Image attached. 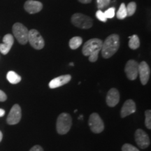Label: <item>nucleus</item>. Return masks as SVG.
<instances>
[{"label":"nucleus","instance_id":"1","mask_svg":"<svg viewBox=\"0 0 151 151\" xmlns=\"http://www.w3.org/2000/svg\"><path fill=\"white\" fill-rule=\"evenodd\" d=\"M103 41L97 38L88 40L83 45L82 52L85 56H89V61L95 62L98 60L99 52L101 51Z\"/></svg>","mask_w":151,"mask_h":151},{"label":"nucleus","instance_id":"2","mask_svg":"<svg viewBox=\"0 0 151 151\" xmlns=\"http://www.w3.org/2000/svg\"><path fill=\"white\" fill-rule=\"evenodd\" d=\"M120 47V37L116 34L109 36L102 43L101 52L104 58H110L118 51Z\"/></svg>","mask_w":151,"mask_h":151},{"label":"nucleus","instance_id":"3","mask_svg":"<svg viewBox=\"0 0 151 151\" xmlns=\"http://www.w3.org/2000/svg\"><path fill=\"white\" fill-rule=\"evenodd\" d=\"M72 124V119L69 114L62 113L58 116L56 123V129L59 134H66L69 131Z\"/></svg>","mask_w":151,"mask_h":151},{"label":"nucleus","instance_id":"4","mask_svg":"<svg viewBox=\"0 0 151 151\" xmlns=\"http://www.w3.org/2000/svg\"><path fill=\"white\" fill-rule=\"evenodd\" d=\"M71 22L75 27L81 29H90L93 25V20L90 16L80 13L73 14L71 16Z\"/></svg>","mask_w":151,"mask_h":151},{"label":"nucleus","instance_id":"5","mask_svg":"<svg viewBox=\"0 0 151 151\" xmlns=\"http://www.w3.org/2000/svg\"><path fill=\"white\" fill-rule=\"evenodd\" d=\"M12 31L15 38L20 44L25 45L28 42L29 30L24 24L20 22H16L13 25Z\"/></svg>","mask_w":151,"mask_h":151},{"label":"nucleus","instance_id":"6","mask_svg":"<svg viewBox=\"0 0 151 151\" xmlns=\"http://www.w3.org/2000/svg\"><path fill=\"white\" fill-rule=\"evenodd\" d=\"M28 41L36 50H41L45 46V41L42 36L37 29H31L28 34Z\"/></svg>","mask_w":151,"mask_h":151},{"label":"nucleus","instance_id":"7","mask_svg":"<svg viewBox=\"0 0 151 151\" xmlns=\"http://www.w3.org/2000/svg\"><path fill=\"white\" fill-rule=\"evenodd\" d=\"M88 124L91 131L95 134L101 133L104 129V124L103 120L97 113H93L90 115Z\"/></svg>","mask_w":151,"mask_h":151},{"label":"nucleus","instance_id":"8","mask_svg":"<svg viewBox=\"0 0 151 151\" xmlns=\"http://www.w3.org/2000/svg\"><path fill=\"white\" fill-rule=\"evenodd\" d=\"M126 76L130 81H134L137 78L139 75V64L134 60H129L125 65L124 67Z\"/></svg>","mask_w":151,"mask_h":151},{"label":"nucleus","instance_id":"9","mask_svg":"<svg viewBox=\"0 0 151 151\" xmlns=\"http://www.w3.org/2000/svg\"><path fill=\"white\" fill-rule=\"evenodd\" d=\"M22 112L21 108L18 104H15L12 106L8 116H7L6 122L10 125L18 124L21 120Z\"/></svg>","mask_w":151,"mask_h":151},{"label":"nucleus","instance_id":"10","mask_svg":"<svg viewBox=\"0 0 151 151\" xmlns=\"http://www.w3.org/2000/svg\"><path fill=\"white\" fill-rule=\"evenodd\" d=\"M135 140L139 148L142 149L148 148L150 144L148 134L141 129H138L135 132Z\"/></svg>","mask_w":151,"mask_h":151},{"label":"nucleus","instance_id":"11","mask_svg":"<svg viewBox=\"0 0 151 151\" xmlns=\"http://www.w3.org/2000/svg\"><path fill=\"white\" fill-rule=\"evenodd\" d=\"M139 74L140 76V81L143 86L147 84L150 78V69L148 64L145 61L139 64Z\"/></svg>","mask_w":151,"mask_h":151},{"label":"nucleus","instance_id":"12","mask_svg":"<svg viewBox=\"0 0 151 151\" xmlns=\"http://www.w3.org/2000/svg\"><path fill=\"white\" fill-rule=\"evenodd\" d=\"M24 9L28 14H35L40 12L43 9L42 3L35 0H27L24 4Z\"/></svg>","mask_w":151,"mask_h":151},{"label":"nucleus","instance_id":"13","mask_svg":"<svg viewBox=\"0 0 151 151\" xmlns=\"http://www.w3.org/2000/svg\"><path fill=\"white\" fill-rule=\"evenodd\" d=\"M14 43V38L11 34H7L3 37V43H0V52L3 55L8 54Z\"/></svg>","mask_w":151,"mask_h":151},{"label":"nucleus","instance_id":"14","mask_svg":"<svg viewBox=\"0 0 151 151\" xmlns=\"http://www.w3.org/2000/svg\"><path fill=\"white\" fill-rule=\"evenodd\" d=\"M120 101V93L116 88H111L109 90L106 98L107 105L110 107H114L118 104Z\"/></svg>","mask_w":151,"mask_h":151},{"label":"nucleus","instance_id":"15","mask_svg":"<svg viewBox=\"0 0 151 151\" xmlns=\"http://www.w3.org/2000/svg\"><path fill=\"white\" fill-rule=\"evenodd\" d=\"M71 76L69 74L60 76L57 77L55 78H53L49 83V88H51V89H55V88L65 86V84L68 83L71 81Z\"/></svg>","mask_w":151,"mask_h":151},{"label":"nucleus","instance_id":"16","mask_svg":"<svg viewBox=\"0 0 151 151\" xmlns=\"http://www.w3.org/2000/svg\"><path fill=\"white\" fill-rule=\"evenodd\" d=\"M136 110H137V106H136L134 101L132 99H128L122 106L120 115L122 118H125L132 113H135Z\"/></svg>","mask_w":151,"mask_h":151},{"label":"nucleus","instance_id":"17","mask_svg":"<svg viewBox=\"0 0 151 151\" xmlns=\"http://www.w3.org/2000/svg\"><path fill=\"white\" fill-rule=\"evenodd\" d=\"M6 78L10 83L11 84H17L21 81V77L20 76L15 72L14 71H10L7 73Z\"/></svg>","mask_w":151,"mask_h":151},{"label":"nucleus","instance_id":"18","mask_svg":"<svg viewBox=\"0 0 151 151\" xmlns=\"http://www.w3.org/2000/svg\"><path fill=\"white\" fill-rule=\"evenodd\" d=\"M129 47L132 50H136V49L139 48L140 46V40L139 38L137 35H134L132 37H129Z\"/></svg>","mask_w":151,"mask_h":151},{"label":"nucleus","instance_id":"19","mask_svg":"<svg viewBox=\"0 0 151 151\" xmlns=\"http://www.w3.org/2000/svg\"><path fill=\"white\" fill-rule=\"evenodd\" d=\"M83 43L82 38L80 37H74L71 38L69 41V46L71 49L72 50H76V49L78 48L81 46Z\"/></svg>","mask_w":151,"mask_h":151},{"label":"nucleus","instance_id":"20","mask_svg":"<svg viewBox=\"0 0 151 151\" xmlns=\"http://www.w3.org/2000/svg\"><path fill=\"white\" fill-rule=\"evenodd\" d=\"M127 16V9H126V5L124 3H122L120 6L119 7L118 11H117L116 17L119 20H123Z\"/></svg>","mask_w":151,"mask_h":151},{"label":"nucleus","instance_id":"21","mask_svg":"<svg viewBox=\"0 0 151 151\" xmlns=\"http://www.w3.org/2000/svg\"><path fill=\"white\" fill-rule=\"evenodd\" d=\"M126 9H127V16H132L135 14L136 10H137V4L134 1L129 2L126 7Z\"/></svg>","mask_w":151,"mask_h":151},{"label":"nucleus","instance_id":"22","mask_svg":"<svg viewBox=\"0 0 151 151\" xmlns=\"http://www.w3.org/2000/svg\"><path fill=\"white\" fill-rule=\"evenodd\" d=\"M145 124H146V127L148 129H151V111L150 110H147L145 112Z\"/></svg>","mask_w":151,"mask_h":151},{"label":"nucleus","instance_id":"23","mask_svg":"<svg viewBox=\"0 0 151 151\" xmlns=\"http://www.w3.org/2000/svg\"><path fill=\"white\" fill-rule=\"evenodd\" d=\"M111 2V0H97V8L99 9H103L107 7Z\"/></svg>","mask_w":151,"mask_h":151},{"label":"nucleus","instance_id":"24","mask_svg":"<svg viewBox=\"0 0 151 151\" xmlns=\"http://www.w3.org/2000/svg\"><path fill=\"white\" fill-rule=\"evenodd\" d=\"M104 13L106 18L107 19L113 18L115 16V14H116V9L114 7H111V8L107 9L106 11H105V12Z\"/></svg>","mask_w":151,"mask_h":151},{"label":"nucleus","instance_id":"25","mask_svg":"<svg viewBox=\"0 0 151 151\" xmlns=\"http://www.w3.org/2000/svg\"><path fill=\"white\" fill-rule=\"evenodd\" d=\"M122 151H139V150L129 143H125L122 147Z\"/></svg>","mask_w":151,"mask_h":151},{"label":"nucleus","instance_id":"26","mask_svg":"<svg viewBox=\"0 0 151 151\" xmlns=\"http://www.w3.org/2000/svg\"><path fill=\"white\" fill-rule=\"evenodd\" d=\"M96 18H97L98 20H99L100 21L104 22H106L107 20V18H106L104 13L103 11H101V10L97 11V12H96Z\"/></svg>","mask_w":151,"mask_h":151},{"label":"nucleus","instance_id":"27","mask_svg":"<svg viewBox=\"0 0 151 151\" xmlns=\"http://www.w3.org/2000/svg\"><path fill=\"white\" fill-rule=\"evenodd\" d=\"M7 99V96L2 90H0V101H5Z\"/></svg>","mask_w":151,"mask_h":151},{"label":"nucleus","instance_id":"28","mask_svg":"<svg viewBox=\"0 0 151 151\" xmlns=\"http://www.w3.org/2000/svg\"><path fill=\"white\" fill-rule=\"evenodd\" d=\"M29 151H43V149L39 145H36V146H34L32 148L30 149Z\"/></svg>","mask_w":151,"mask_h":151},{"label":"nucleus","instance_id":"29","mask_svg":"<svg viewBox=\"0 0 151 151\" xmlns=\"http://www.w3.org/2000/svg\"><path fill=\"white\" fill-rule=\"evenodd\" d=\"M79 2L82 4H89L92 1V0H78Z\"/></svg>","mask_w":151,"mask_h":151},{"label":"nucleus","instance_id":"30","mask_svg":"<svg viewBox=\"0 0 151 151\" xmlns=\"http://www.w3.org/2000/svg\"><path fill=\"white\" fill-rule=\"evenodd\" d=\"M5 115V111L2 109H0V117H3Z\"/></svg>","mask_w":151,"mask_h":151},{"label":"nucleus","instance_id":"31","mask_svg":"<svg viewBox=\"0 0 151 151\" xmlns=\"http://www.w3.org/2000/svg\"><path fill=\"white\" fill-rule=\"evenodd\" d=\"M2 139H3V134L2 132L0 131V142H1V140H2Z\"/></svg>","mask_w":151,"mask_h":151},{"label":"nucleus","instance_id":"32","mask_svg":"<svg viewBox=\"0 0 151 151\" xmlns=\"http://www.w3.org/2000/svg\"><path fill=\"white\" fill-rule=\"evenodd\" d=\"M69 65H71V66H73V63H72V62H71V63L69 64Z\"/></svg>","mask_w":151,"mask_h":151}]
</instances>
